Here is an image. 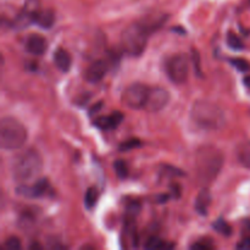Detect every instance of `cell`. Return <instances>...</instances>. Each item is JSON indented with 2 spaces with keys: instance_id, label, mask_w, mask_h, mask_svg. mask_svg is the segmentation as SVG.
<instances>
[{
  "instance_id": "cell-1",
  "label": "cell",
  "mask_w": 250,
  "mask_h": 250,
  "mask_svg": "<svg viewBox=\"0 0 250 250\" xmlns=\"http://www.w3.org/2000/svg\"><path fill=\"white\" fill-rule=\"evenodd\" d=\"M224 154L214 146H204L195 155L197 180L202 186H209L219 176L224 166Z\"/></svg>"
},
{
  "instance_id": "cell-2",
  "label": "cell",
  "mask_w": 250,
  "mask_h": 250,
  "mask_svg": "<svg viewBox=\"0 0 250 250\" xmlns=\"http://www.w3.org/2000/svg\"><path fill=\"white\" fill-rule=\"evenodd\" d=\"M190 119L198 127L207 131H217L225 126L226 117L219 105L208 100H197L190 109Z\"/></svg>"
},
{
  "instance_id": "cell-3",
  "label": "cell",
  "mask_w": 250,
  "mask_h": 250,
  "mask_svg": "<svg viewBox=\"0 0 250 250\" xmlns=\"http://www.w3.org/2000/svg\"><path fill=\"white\" fill-rule=\"evenodd\" d=\"M43 168V160L33 149L20 153L12 160L11 173L16 182L26 183L36 178Z\"/></svg>"
},
{
  "instance_id": "cell-4",
  "label": "cell",
  "mask_w": 250,
  "mask_h": 250,
  "mask_svg": "<svg viewBox=\"0 0 250 250\" xmlns=\"http://www.w3.org/2000/svg\"><path fill=\"white\" fill-rule=\"evenodd\" d=\"M27 141V129L14 117H2L0 121V146L5 150H17Z\"/></svg>"
},
{
  "instance_id": "cell-5",
  "label": "cell",
  "mask_w": 250,
  "mask_h": 250,
  "mask_svg": "<svg viewBox=\"0 0 250 250\" xmlns=\"http://www.w3.org/2000/svg\"><path fill=\"white\" fill-rule=\"evenodd\" d=\"M149 36L150 33L146 31V27L141 22L131 24L125 28L121 33L122 49L129 56H133V58L141 56L146 50Z\"/></svg>"
},
{
  "instance_id": "cell-6",
  "label": "cell",
  "mask_w": 250,
  "mask_h": 250,
  "mask_svg": "<svg viewBox=\"0 0 250 250\" xmlns=\"http://www.w3.org/2000/svg\"><path fill=\"white\" fill-rule=\"evenodd\" d=\"M166 73L175 84H183L187 82L189 75V60L185 54H177L168 59L166 63Z\"/></svg>"
},
{
  "instance_id": "cell-7",
  "label": "cell",
  "mask_w": 250,
  "mask_h": 250,
  "mask_svg": "<svg viewBox=\"0 0 250 250\" xmlns=\"http://www.w3.org/2000/svg\"><path fill=\"white\" fill-rule=\"evenodd\" d=\"M149 89L143 83H133L128 85L122 93V104L132 110H141L146 106V99H148Z\"/></svg>"
},
{
  "instance_id": "cell-8",
  "label": "cell",
  "mask_w": 250,
  "mask_h": 250,
  "mask_svg": "<svg viewBox=\"0 0 250 250\" xmlns=\"http://www.w3.org/2000/svg\"><path fill=\"white\" fill-rule=\"evenodd\" d=\"M168 102H170V94L167 90L161 87L150 88L144 110L148 112H159L168 104Z\"/></svg>"
},
{
  "instance_id": "cell-9",
  "label": "cell",
  "mask_w": 250,
  "mask_h": 250,
  "mask_svg": "<svg viewBox=\"0 0 250 250\" xmlns=\"http://www.w3.org/2000/svg\"><path fill=\"white\" fill-rule=\"evenodd\" d=\"M41 11V0H26L22 12L15 21L16 28H26L29 23H34L37 14Z\"/></svg>"
},
{
  "instance_id": "cell-10",
  "label": "cell",
  "mask_w": 250,
  "mask_h": 250,
  "mask_svg": "<svg viewBox=\"0 0 250 250\" xmlns=\"http://www.w3.org/2000/svg\"><path fill=\"white\" fill-rule=\"evenodd\" d=\"M49 189V182L46 178H41V180L37 181L34 185H24L22 183L20 187L16 188L17 194L21 195V197L29 198V199H34V198L43 197Z\"/></svg>"
},
{
  "instance_id": "cell-11",
  "label": "cell",
  "mask_w": 250,
  "mask_h": 250,
  "mask_svg": "<svg viewBox=\"0 0 250 250\" xmlns=\"http://www.w3.org/2000/svg\"><path fill=\"white\" fill-rule=\"evenodd\" d=\"M107 68H109V66H107L106 61L104 60L94 61V62L90 63V65L88 66L87 70H85V73H84L85 81H88L89 83H93V84H94V83L100 82V81L105 77V75H106Z\"/></svg>"
},
{
  "instance_id": "cell-12",
  "label": "cell",
  "mask_w": 250,
  "mask_h": 250,
  "mask_svg": "<svg viewBox=\"0 0 250 250\" xmlns=\"http://www.w3.org/2000/svg\"><path fill=\"white\" fill-rule=\"evenodd\" d=\"M48 49V41L41 34H32L26 41V50L36 56L43 55Z\"/></svg>"
},
{
  "instance_id": "cell-13",
  "label": "cell",
  "mask_w": 250,
  "mask_h": 250,
  "mask_svg": "<svg viewBox=\"0 0 250 250\" xmlns=\"http://www.w3.org/2000/svg\"><path fill=\"white\" fill-rule=\"evenodd\" d=\"M54 63L61 72H68L72 65V58L67 50L63 48H58L54 51Z\"/></svg>"
},
{
  "instance_id": "cell-14",
  "label": "cell",
  "mask_w": 250,
  "mask_h": 250,
  "mask_svg": "<svg viewBox=\"0 0 250 250\" xmlns=\"http://www.w3.org/2000/svg\"><path fill=\"white\" fill-rule=\"evenodd\" d=\"M210 204H211V194H210L209 189L204 188L199 192L195 199V210L199 215H208V210H209Z\"/></svg>"
},
{
  "instance_id": "cell-15",
  "label": "cell",
  "mask_w": 250,
  "mask_h": 250,
  "mask_svg": "<svg viewBox=\"0 0 250 250\" xmlns=\"http://www.w3.org/2000/svg\"><path fill=\"white\" fill-rule=\"evenodd\" d=\"M167 21V15H154V16H146L143 20H141V23L146 27L149 33H154L158 31L163 24Z\"/></svg>"
},
{
  "instance_id": "cell-16",
  "label": "cell",
  "mask_w": 250,
  "mask_h": 250,
  "mask_svg": "<svg viewBox=\"0 0 250 250\" xmlns=\"http://www.w3.org/2000/svg\"><path fill=\"white\" fill-rule=\"evenodd\" d=\"M34 23L38 24L39 27H42L44 29L51 28L54 26V23H55V14L50 9L41 10L37 14L36 19H34Z\"/></svg>"
},
{
  "instance_id": "cell-17",
  "label": "cell",
  "mask_w": 250,
  "mask_h": 250,
  "mask_svg": "<svg viewBox=\"0 0 250 250\" xmlns=\"http://www.w3.org/2000/svg\"><path fill=\"white\" fill-rule=\"evenodd\" d=\"M237 158L244 167L250 170V142L241 143L236 149Z\"/></svg>"
},
{
  "instance_id": "cell-18",
  "label": "cell",
  "mask_w": 250,
  "mask_h": 250,
  "mask_svg": "<svg viewBox=\"0 0 250 250\" xmlns=\"http://www.w3.org/2000/svg\"><path fill=\"white\" fill-rule=\"evenodd\" d=\"M173 247H175L173 243H167V242L161 241L158 237H150L146 243V248L148 249H167L173 248Z\"/></svg>"
},
{
  "instance_id": "cell-19",
  "label": "cell",
  "mask_w": 250,
  "mask_h": 250,
  "mask_svg": "<svg viewBox=\"0 0 250 250\" xmlns=\"http://www.w3.org/2000/svg\"><path fill=\"white\" fill-rule=\"evenodd\" d=\"M98 202V190L95 187H89L85 192L84 197V204L87 209H92L95 207Z\"/></svg>"
},
{
  "instance_id": "cell-20",
  "label": "cell",
  "mask_w": 250,
  "mask_h": 250,
  "mask_svg": "<svg viewBox=\"0 0 250 250\" xmlns=\"http://www.w3.org/2000/svg\"><path fill=\"white\" fill-rule=\"evenodd\" d=\"M212 229L216 232H219V233H221L222 236L229 237L232 234V227L222 219H219L217 221H215L214 225H212Z\"/></svg>"
},
{
  "instance_id": "cell-21",
  "label": "cell",
  "mask_w": 250,
  "mask_h": 250,
  "mask_svg": "<svg viewBox=\"0 0 250 250\" xmlns=\"http://www.w3.org/2000/svg\"><path fill=\"white\" fill-rule=\"evenodd\" d=\"M139 211H141V203L139 202L129 203L126 208V216H127L126 221H128V220L134 221L137 217V215L139 214Z\"/></svg>"
},
{
  "instance_id": "cell-22",
  "label": "cell",
  "mask_w": 250,
  "mask_h": 250,
  "mask_svg": "<svg viewBox=\"0 0 250 250\" xmlns=\"http://www.w3.org/2000/svg\"><path fill=\"white\" fill-rule=\"evenodd\" d=\"M114 168L115 172H116L117 177L124 180L128 176V167H127V164L125 160H116L114 163Z\"/></svg>"
},
{
  "instance_id": "cell-23",
  "label": "cell",
  "mask_w": 250,
  "mask_h": 250,
  "mask_svg": "<svg viewBox=\"0 0 250 250\" xmlns=\"http://www.w3.org/2000/svg\"><path fill=\"white\" fill-rule=\"evenodd\" d=\"M227 45L231 49H233V50H242V49H244V44L242 39L234 33H229V36H227Z\"/></svg>"
},
{
  "instance_id": "cell-24",
  "label": "cell",
  "mask_w": 250,
  "mask_h": 250,
  "mask_svg": "<svg viewBox=\"0 0 250 250\" xmlns=\"http://www.w3.org/2000/svg\"><path fill=\"white\" fill-rule=\"evenodd\" d=\"M229 62L233 67H236L237 70L241 71V72H247V71L250 70V63L246 59L242 58H234V59H229Z\"/></svg>"
},
{
  "instance_id": "cell-25",
  "label": "cell",
  "mask_w": 250,
  "mask_h": 250,
  "mask_svg": "<svg viewBox=\"0 0 250 250\" xmlns=\"http://www.w3.org/2000/svg\"><path fill=\"white\" fill-rule=\"evenodd\" d=\"M22 248L21 241H20L19 237L11 236L5 241L4 246H2V249L4 250H20Z\"/></svg>"
},
{
  "instance_id": "cell-26",
  "label": "cell",
  "mask_w": 250,
  "mask_h": 250,
  "mask_svg": "<svg viewBox=\"0 0 250 250\" xmlns=\"http://www.w3.org/2000/svg\"><path fill=\"white\" fill-rule=\"evenodd\" d=\"M142 143L138 138H131L128 141H125L124 143H121V146H119L120 151H128L132 149H136L138 146H141Z\"/></svg>"
},
{
  "instance_id": "cell-27",
  "label": "cell",
  "mask_w": 250,
  "mask_h": 250,
  "mask_svg": "<svg viewBox=\"0 0 250 250\" xmlns=\"http://www.w3.org/2000/svg\"><path fill=\"white\" fill-rule=\"evenodd\" d=\"M124 117L125 116H124V114H122V112H119V111L112 112V114L109 116L110 129L119 127L120 125H121V122L124 121Z\"/></svg>"
},
{
  "instance_id": "cell-28",
  "label": "cell",
  "mask_w": 250,
  "mask_h": 250,
  "mask_svg": "<svg viewBox=\"0 0 250 250\" xmlns=\"http://www.w3.org/2000/svg\"><path fill=\"white\" fill-rule=\"evenodd\" d=\"M192 60H193V63H194L195 73H197L199 77H202V70H200V56H199V53H198V50H195V49H192Z\"/></svg>"
},
{
  "instance_id": "cell-29",
  "label": "cell",
  "mask_w": 250,
  "mask_h": 250,
  "mask_svg": "<svg viewBox=\"0 0 250 250\" xmlns=\"http://www.w3.org/2000/svg\"><path fill=\"white\" fill-rule=\"evenodd\" d=\"M212 243L211 241H198L195 242L194 244L190 246V248L195 249V250H209L212 248Z\"/></svg>"
},
{
  "instance_id": "cell-30",
  "label": "cell",
  "mask_w": 250,
  "mask_h": 250,
  "mask_svg": "<svg viewBox=\"0 0 250 250\" xmlns=\"http://www.w3.org/2000/svg\"><path fill=\"white\" fill-rule=\"evenodd\" d=\"M95 126L100 129H110V120L109 116H100L95 120Z\"/></svg>"
},
{
  "instance_id": "cell-31",
  "label": "cell",
  "mask_w": 250,
  "mask_h": 250,
  "mask_svg": "<svg viewBox=\"0 0 250 250\" xmlns=\"http://www.w3.org/2000/svg\"><path fill=\"white\" fill-rule=\"evenodd\" d=\"M236 248L239 250H250V237H244L242 241H239V243H237Z\"/></svg>"
},
{
  "instance_id": "cell-32",
  "label": "cell",
  "mask_w": 250,
  "mask_h": 250,
  "mask_svg": "<svg viewBox=\"0 0 250 250\" xmlns=\"http://www.w3.org/2000/svg\"><path fill=\"white\" fill-rule=\"evenodd\" d=\"M171 190H172V194L175 198H178L181 195V187L178 185L171 186Z\"/></svg>"
},
{
  "instance_id": "cell-33",
  "label": "cell",
  "mask_w": 250,
  "mask_h": 250,
  "mask_svg": "<svg viewBox=\"0 0 250 250\" xmlns=\"http://www.w3.org/2000/svg\"><path fill=\"white\" fill-rule=\"evenodd\" d=\"M102 106H103V103H98L97 105H94V106H93L92 109H90L89 114H90V115H94L95 112H97V111H99V110L102 109Z\"/></svg>"
},
{
  "instance_id": "cell-34",
  "label": "cell",
  "mask_w": 250,
  "mask_h": 250,
  "mask_svg": "<svg viewBox=\"0 0 250 250\" xmlns=\"http://www.w3.org/2000/svg\"><path fill=\"white\" fill-rule=\"evenodd\" d=\"M168 198H170V195H168V194H163V195H159L156 199H158L159 203H165L166 200L168 199Z\"/></svg>"
},
{
  "instance_id": "cell-35",
  "label": "cell",
  "mask_w": 250,
  "mask_h": 250,
  "mask_svg": "<svg viewBox=\"0 0 250 250\" xmlns=\"http://www.w3.org/2000/svg\"><path fill=\"white\" fill-rule=\"evenodd\" d=\"M243 83L247 85V87L250 88V76H246V77L243 78Z\"/></svg>"
}]
</instances>
